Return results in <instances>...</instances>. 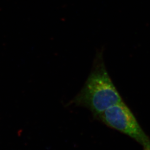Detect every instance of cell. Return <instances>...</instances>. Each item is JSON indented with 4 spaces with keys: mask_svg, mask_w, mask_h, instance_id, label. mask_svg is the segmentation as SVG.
Segmentation results:
<instances>
[{
    "mask_svg": "<svg viewBox=\"0 0 150 150\" xmlns=\"http://www.w3.org/2000/svg\"><path fill=\"white\" fill-rule=\"evenodd\" d=\"M122 102V98L107 72L100 51L96 56L84 86L73 103L86 107L97 117L108 108Z\"/></svg>",
    "mask_w": 150,
    "mask_h": 150,
    "instance_id": "cell-1",
    "label": "cell"
},
{
    "mask_svg": "<svg viewBox=\"0 0 150 150\" xmlns=\"http://www.w3.org/2000/svg\"><path fill=\"white\" fill-rule=\"evenodd\" d=\"M96 118L107 126L135 140L143 150H150V138L141 128L133 113L123 102L108 108Z\"/></svg>",
    "mask_w": 150,
    "mask_h": 150,
    "instance_id": "cell-2",
    "label": "cell"
}]
</instances>
